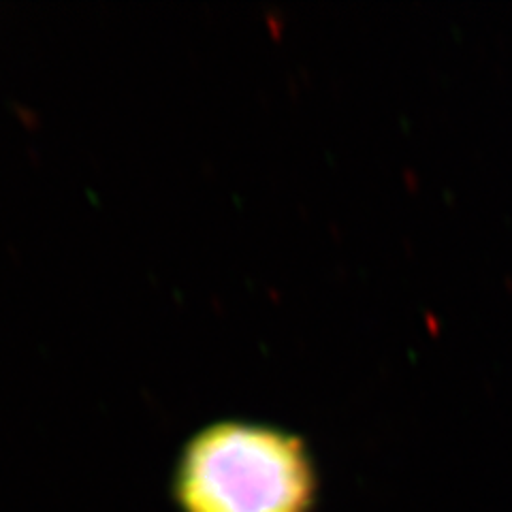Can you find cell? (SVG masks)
<instances>
[{"mask_svg":"<svg viewBox=\"0 0 512 512\" xmlns=\"http://www.w3.org/2000/svg\"><path fill=\"white\" fill-rule=\"evenodd\" d=\"M316 487L306 442L288 429L244 419L199 429L173 480L184 512H310Z\"/></svg>","mask_w":512,"mask_h":512,"instance_id":"6da1fadb","label":"cell"}]
</instances>
